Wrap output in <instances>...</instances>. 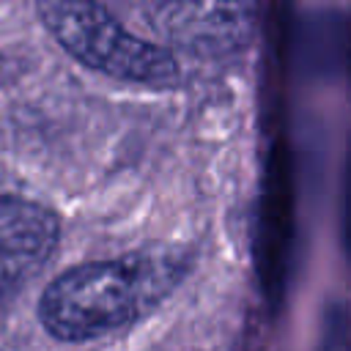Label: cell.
<instances>
[{
    "label": "cell",
    "mask_w": 351,
    "mask_h": 351,
    "mask_svg": "<svg viewBox=\"0 0 351 351\" xmlns=\"http://www.w3.org/2000/svg\"><path fill=\"white\" fill-rule=\"evenodd\" d=\"M178 252H129L63 271L41 296L38 315L60 340L110 335L151 313L184 277Z\"/></svg>",
    "instance_id": "6da1fadb"
},
{
    "label": "cell",
    "mask_w": 351,
    "mask_h": 351,
    "mask_svg": "<svg viewBox=\"0 0 351 351\" xmlns=\"http://www.w3.org/2000/svg\"><path fill=\"white\" fill-rule=\"evenodd\" d=\"M41 16L60 47L96 71L156 85L176 77L170 52L123 30L96 0H41Z\"/></svg>",
    "instance_id": "7a4b0ae2"
},
{
    "label": "cell",
    "mask_w": 351,
    "mask_h": 351,
    "mask_svg": "<svg viewBox=\"0 0 351 351\" xmlns=\"http://www.w3.org/2000/svg\"><path fill=\"white\" fill-rule=\"evenodd\" d=\"M348 236H351V186H348Z\"/></svg>",
    "instance_id": "3957f363"
}]
</instances>
